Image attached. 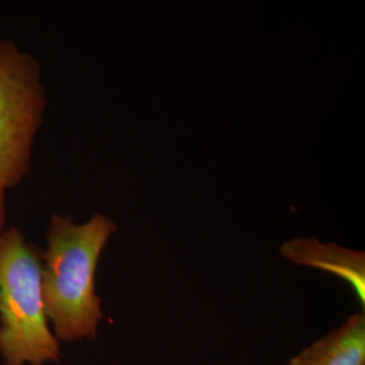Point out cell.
Instances as JSON below:
<instances>
[{
	"instance_id": "277c9868",
	"label": "cell",
	"mask_w": 365,
	"mask_h": 365,
	"mask_svg": "<svg viewBox=\"0 0 365 365\" xmlns=\"http://www.w3.org/2000/svg\"><path fill=\"white\" fill-rule=\"evenodd\" d=\"M284 259L298 265L336 274L353 288L356 297L365 306L364 252L344 248L337 244H322L317 238H295L280 247Z\"/></svg>"
},
{
	"instance_id": "5b68a950",
	"label": "cell",
	"mask_w": 365,
	"mask_h": 365,
	"mask_svg": "<svg viewBox=\"0 0 365 365\" xmlns=\"http://www.w3.org/2000/svg\"><path fill=\"white\" fill-rule=\"evenodd\" d=\"M287 365H365V314L349 315L341 327L314 341Z\"/></svg>"
},
{
	"instance_id": "8992f818",
	"label": "cell",
	"mask_w": 365,
	"mask_h": 365,
	"mask_svg": "<svg viewBox=\"0 0 365 365\" xmlns=\"http://www.w3.org/2000/svg\"><path fill=\"white\" fill-rule=\"evenodd\" d=\"M4 221H6V200H4V192L0 191V233L3 232Z\"/></svg>"
},
{
	"instance_id": "3957f363",
	"label": "cell",
	"mask_w": 365,
	"mask_h": 365,
	"mask_svg": "<svg viewBox=\"0 0 365 365\" xmlns=\"http://www.w3.org/2000/svg\"><path fill=\"white\" fill-rule=\"evenodd\" d=\"M45 110L46 90L37 58L11 39H1L0 191L13 190L26 178Z\"/></svg>"
},
{
	"instance_id": "6da1fadb",
	"label": "cell",
	"mask_w": 365,
	"mask_h": 365,
	"mask_svg": "<svg viewBox=\"0 0 365 365\" xmlns=\"http://www.w3.org/2000/svg\"><path fill=\"white\" fill-rule=\"evenodd\" d=\"M115 232V222L103 214H95L84 223L69 215L51 217L41 287L45 313L58 341L96 339L103 313L95 292V274Z\"/></svg>"
},
{
	"instance_id": "7a4b0ae2",
	"label": "cell",
	"mask_w": 365,
	"mask_h": 365,
	"mask_svg": "<svg viewBox=\"0 0 365 365\" xmlns=\"http://www.w3.org/2000/svg\"><path fill=\"white\" fill-rule=\"evenodd\" d=\"M42 252L18 227L0 233V356L4 365L60 360L42 298Z\"/></svg>"
}]
</instances>
